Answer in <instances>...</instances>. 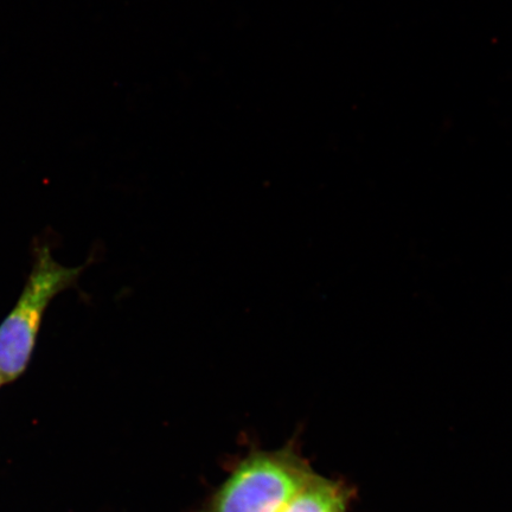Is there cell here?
I'll use <instances>...</instances> for the list:
<instances>
[{"label": "cell", "instance_id": "obj_1", "mask_svg": "<svg viewBox=\"0 0 512 512\" xmlns=\"http://www.w3.org/2000/svg\"><path fill=\"white\" fill-rule=\"evenodd\" d=\"M313 473L297 438L277 450L252 446L230 466L201 512H281Z\"/></svg>", "mask_w": 512, "mask_h": 512}, {"label": "cell", "instance_id": "obj_2", "mask_svg": "<svg viewBox=\"0 0 512 512\" xmlns=\"http://www.w3.org/2000/svg\"><path fill=\"white\" fill-rule=\"evenodd\" d=\"M86 266L61 265L51 254L48 243L37 241L32 247L29 277L16 304L0 323V375L5 384L27 373L51 302L78 284Z\"/></svg>", "mask_w": 512, "mask_h": 512}, {"label": "cell", "instance_id": "obj_3", "mask_svg": "<svg viewBox=\"0 0 512 512\" xmlns=\"http://www.w3.org/2000/svg\"><path fill=\"white\" fill-rule=\"evenodd\" d=\"M352 496L343 480L315 472L281 512H349Z\"/></svg>", "mask_w": 512, "mask_h": 512}, {"label": "cell", "instance_id": "obj_4", "mask_svg": "<svg viewBox=\"0 0 512 512\" xmlns=\"http://www.w3.org/2000/svg\"><path fill=\"white\" fill-rule=\"evenodd\" d=\"M5 382L3 380V377L2 375H0V389H2V387L4 386Z\"/></svg>", "mask_w": 512, "mask_h": 512}]
</instances>
